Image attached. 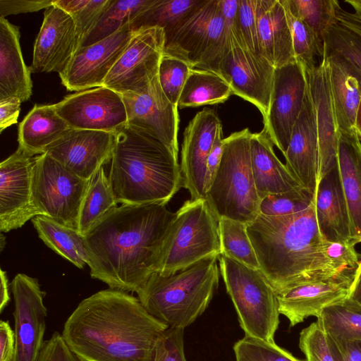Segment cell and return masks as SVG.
<instances>
[{
  "mask_svg": "<svg viewBox=\"0 0 361 361\" xmlns=\"http://www.w3.org/2000/svg\"><path fill=\"white\" fill-rule=\"evenodd\" d=\"M195 68V64L182 51L164 47L158 69L159 81L167 98L177 107L183 85Z\"/></svg>",
  "mask_w": 361,
  "mask_h": 361,
  "instance_id": "38",
  "label": "cell"
},
{
  "mask_svg": "<svg viewBox=\"0 0 361 361\" xmlns=\"http://www.w3.org/2000/svg\"><path fill=\"white\" fill-rule=\"evenodd\" d=\"M115 136L111 132L71 129L44 153L73 173L89 180L111 161Z\"/></svg>",
  "mask_w": 361,
  "mask_h": 361,
  "instance_id": "19",
  "label": "cell"
},
{
  "mask_svg": "<svg viewBox=\"0 0 361 361\" xmlns=\"http://www.w3.org/2000/svg\"><path fill=\"white\" fill-rule=\"evenodd\" d=\"M228 36L219 0H204L166 38L195 68L216 71L228 47Z\"/></svg>",
  "mask_w": 361,
  "mask_h": 361,
  "instance_id": "10",
  "label": "cell"
},
{
  "mask_svg": "<svg viewBox=\"0 0 361 361\" xmlns=\"http://www.w3.org/2000/svg\"><path fill=\"white\" fill-rule=\"evenodd\" d=\"M314 209L319 231L325 240L352 241L349 212L338 163L319 179L314 195Z\"/></svg>",
  "mask_w": 361,
  "mask_h": 361,
  "instance_id": "25",
  "label": "cell"
},
{
  "mask_svg": "<svg viewBox=\"0 0 361 361\" xmlns=\"http://www.w3.org/2000/svg\"><path fill=\"white\" fill-rule=\"evenodd\" d=\"M88 180L73 173L47 153L36 156L32 197L38 215L78 231L80 209Z\"/></svg>",
  "mask_w": 361,
  "mask_h": 361,
  "instance_id": "9",
  "label": "cell"
},
{
  "mask_svg": "<svg viewBox=\"0 0 361 361\" xmlns=\"http://www.w3.org/2000/svg\"><path fill=\"white\" fill-rule=\"evenodd\" d=\"M259 270L276 292L306 281L353 274L338 268L326 253L319 231L314 201L290 215L259 214L247 224Z\"/></svg>",
  "mask_w": 361,
  "mask_h": 361,
  "instance_id": "3",
  "label": "cell"
},
{
  "mask_svg": "<svg viewBox=\"0 0 361 361\" xmlns=\"http://www.w3.org/2000/svg\"><path fill=\"white\" fill-rule=\"evenodd\" d=\"M175 215L162 202L118 206L83 236L91 277L136 293L156 271Z\"/></svg>",
  "mask_w": 361,
  "mask_h": 361,
  "instance_id": "1",
  "label": "cell"
},
{
  "mask_svg": "<svg viewBox=\"0 0 361 361\" xmlns=\"http://www.w3.org/2000/svg\"><path fill=\"white\" fill-rule=\"evenodd\" d=\"M312 99L319 140V180L337 164L338 130L331 94L329 66L326 53L317 66L306 71Z\"/></svg>",
  "mask_w": 361,
  "mask_h": 361,
  "instance_id": "24",
  "label": "cell"
},
{
  "mask_svg": "<svg viewBox=\"0 0 361 361\" xmlns=\"http://www.w3.org/2000/svg\"><path fill=\"white\" fill-rule=\"evenodd\" d=\"M284 8L290 30L295 59L306 71H312L317 66L315 57L322 58L324 42L298 16L290 0H280Z\"/></svg>",
  "mask_w": 361,
  "mask_h": 361,
  "instance_id": "37",
  "label": "cell"
},
{
  "mask_svg": "<svg viewBox=\"0 0 361 361\" xmlns=\"http://www.w3.org/2000/svg\"><path fill=\"white\" fill-rule=\"evenodd\" d=\"M71 129L54 104H35L19 124L18 149L32 157L42 154Z\"/></svg>",
  "mask_w": 361,
  "mask_h": 361,
  "instance_id": "30",
  "label": "cell"
},
{
  "mask_svg": "<svg viewBox=\"0 0 361 361\" xmlns=\"http://www.w3.org/2000/svg\"><path fill=\"white\" fill-rule=\"evenodd\" d=\"M154 0H111L99 20L82 39L80 47L97 43L129 24Z\"/></svg>",
  "mask_w": 361,
  "mask_h": 361,
  "instance_id": "36",
  "label": "cell"
},
{
  "mask_svg": "<svg viewBox=\"0 0 361 361\" xmlns=\"http://www.w3.org/2000/svg\"><path fill=\"white\" fill-rule=\"evenodd\" d=\"M20 37L19 27L0 16V100L16 97L23 103L32 95L31 72L23 58Z\"/></svg>",
  "mask_w": 361,
  "mask_h": 361,
  "instance_id": "27",
  "label": "cell"
},
{
  "mask_svg": "<svg viewBox=\"0 0 361 361\" xmlns=\"http://www.w3.org/2000/svg\"><path fill=\"white\" fill-rule=\"evenodd\" d=\"M272 0H257L256 17L262 56L274 66L270 8Z\"/></svg>",
  "mask_w": 361,
  "mask_h": 361,
  "instance_id": "49",
  "label": "cell"
},
{
  "mask_svg": "<svg viewBox=\"0 0 361 361\" xmlns=\"http://www.w3.org/2000/svg\"><path fill=\"white\" fill-rule=\"evenodd\" d=\"M256 6L257 0H240L235 32L238 38L243 39L248 49L263 57L257 34Z\"/></svg>",
  "mask_w": 361,
  "mask_h": 361,
  "instance_id": "46",
  "label": "cell"
},
{
  "mask_svg": "<svg viewBox=\"0 0 361 361\" xmlns=\"http://www.w3.org/2000/svg\"><path fill=\"white\" fill-rule=\"evenodd\" d=\"M219 262L220 274L245 336L275 342L280 313L274 287L259 269L224 255H219Z\"/></svg>",
  "mask_w": 361,
  "mask_h": 361,
  "instance_id": "7",
  "label": "cell"
},
{
  "mask_svg": "<svg viewBox=\"0 0 361 361\" xmlns=\"http://www.w3.org/2000/svg\"><path fill=\"white\" fill-rule=\"evenodd\" d=\"M236 361H307L296 358L275 342L244 336L233 346Z\"/></svg>",
  "mask_w": 361,
  "mask_h": 361,
  "instance_id": "44",
  "label": "cell"
},
{
  "mask_svg": "<svg viewBox=\"0 0 361 361\" xmlns=\"http://www.w3.org/2000/svg\"><path fill=\"white\" fill-rule=\"evenodd\" d=\"M184 329L168 328L159 338L153 361H187Z\"/></svg>",
  "mask_w": 361,
  "mask_h": 361,
  "instance_id": "48",
  "label": "cell"
},
{
  "mask_svg": "<svg viewBox=\"0 0 361 361\" xmlns=\"http://www.w3.org/2000/svg\"><path fill=\"white\" fill-rule=\"evenodd\" d=\"M32 222L39 238L49 248L78 268L87 264L83 236L77 230L43 215L36 216Z\"/></svg>",
  "mask_w": 361,
  "mask_h": 361,
  "instance_id": "31",
  "label": "cell"
},
{
  "mask_svg": "<svg viewBox=\"0 0 361 361\" xmlns=\"http://www.w3.org/2000/svg\"><path fill=\"white\" fill-rule=\"evenodd\" d=\"M324 44L349 60L361 71V38L337 21L325 35Z\"/></svg>",
  "mask_w": 361,
  "mask_h": 361,
  "instance_id": "45",
  "label": "cell"
},
{
  "mask_svg": "<svg viewBox=\"0 0 361 361\" xmlns=\"http://www.w3.org/2000/svg\"><path fill=\"white\" fill-rule=\"evenodd\" d=\"M307 87L305 68L297 59L275 68L264 128L283 154L287 150L293 126L302 110Z\"/></svg>",
  "mask_w": 361,
  "mask_h": 361,
  "instance_id": "13",
  "label": "cell"
},
{
  "mask_svg": "<svg viewBox=\"0 0 361 361\" xmlns=\"http://www.w3.org/2000/svg\"><path fill=\"white\" fill-rule=\"evenodd\" d=\"M326 337L334 361H361V341H337Z\"/></svg>",
  "mask_w": 361,
  "mask_h": 361,
  "instance_id": "53",
  "label": "cell"
},
{
  "mask_svg": "<svg viewBox=\"0 0 361 361\" xmlns=\"http://www.w3.org/2000/svg\"><path fill=\"white\" fill-rule=\"evenodd\" d=\"M233 94L230 85L221 74L195 68L183 85L178 107H198L224 103Z\"/></svg>",
  "mask_w": 361,
  "mask_h": 361,
  "instance_id": "32",
  "label": "cell"
},
{
  "mask_svg": "<svg viewBox=\"0 0 361 361\" xmlns=\"http://www.w3.org/2000/svg\"><path fill=\"white\" fill-rule=\"evenodd\" d=\"M353 241L329 242L326 240L327 257L338 268L349 273H355L360 260L359 254Z\"/></svg>",
  "mask_w": 361,
  "mask_h": 361,
  "instance_id": "50",
  "label": "cell"
},
{
  "mask_svg": "<svg viewBox=\"0 0 361 361\" xmlns=\"http://www.w3.org/2000/svg\"><path fill=\"white\" fill-rule=\"evenodd\" d=\"M121 94L128 125L158 139L178 159V108L164 94L158 75L142 92Z\"/></svg>",
  "mask_w": 361,
  "mask_h": 361,
  "instance_id": "16",
  "label": "cell"
},
{
  "mask_svg": "<svg viewBox=\"0 0 361 361\" xmlns=\"http://www.w3.org/2000/svg\"><path fill=\"white\" fill-rule=\"evenodd\" d=\"M336 21L361 38V15L340 7L336 13Z\"/></svg>",
  "mask_w": 361,
  "mask_h": 361,
  "instance_id": "57",
  "label": "cell"
},
{
  "mask_svg": "<svg viewBox=\"0 0 361 361\" xmlns=\"http://www.w3.org/2000/svg\"><path fill=\"white\" fill-rule=\"evenodd\" d=\"M298 16L324 42L330 27L336 22L341 7L337 0H290Z\"/></svg>",
  "mask_w": 361,
  "mask_h": 361,
  "instance_id": "40",
  "label": "cell"
},
{
  "mask_svg": "<svg viewBox=\"0 0 361 361\" xmlns=\"http://www.w3.org/2000/svg\"><path fill=\"white\" fill-rule=\"evenodd\" d=\"M264 128L252 133L250 156L252 174L260 199L267 195L303 188L276 155Z\"/></svg>",
  "mask_w": 361,
  "mask_h": 361,
  "instance_id": "28",
  "label": "cell"
},
{
  "mask_svg": "<svg viewBox=\"0 0 361 361\" xmlns=\"http://www.w3.org/2000/svg\"><path fill=\"white\" fill-rule=\"evenodd\" d=\"M134 33L129 23L97 43L80 47L59 74L62 84L75 92L101 87Z\"/></svg>",
  "mask_w": 361,
  "mask_h": 361,
  "instance_id": "17",
  "label": "cell"
},
{
  "mask_svg": "<svg viewBox=\"0 0 361 361\" xmlns=\"http://www.w3.org/2000/svg\"><path fill=\"white\" fill-rule=\"evenodd\" d=\"M112 187L104 167L89 179L78 222V231L84 236L103 217L118 206Z\"/></svg>",
  "mask_w": 361,
  "mask_h": 361,
  "instance_id": "33",
  "label": "cell"
},
{
  "mask_svg": "<svg viewBox=\"0 0 361 361\" xmlns=\"http://www.w3.org/2000/svg\"><path fill=\"white\" fill-rule=\"evenodd\" d=\"M317 324L337 341H361V304L349 297L324 308Z\"/></svg>",
  "mask_w": 361,
  "mask_h": 361,
  "instance_id": "35",
  "label": "cell"
},
{
  "mask_svg": "<svg viewBox=\"0 0 361 361\" xmlns=\"http://www.w3.org/2000/svg\"><path fill=\"white\" fill-rule=\"evenodd\" d=\"M110 2L111 0H54L52 5L63 10L72 17L75 25L78 49L84 37Z\"/></svg>",
  "mask_w": 361,
  "mask_h": 361,
  "instance_id": "41",
  "label": "cell"
},
{
  "mask_svg": "<svg viewBox=\"0 0 361 361\" xmlns=\"http://www.w3.org/2000/svg\"><path fill=\"white\" fill-rule=\"evenodd\" d=\"M11 290L14 299L13 361H37L44 343L47 309L44 303L46 293L37 279L25 274L13 278Z\"/></svg>",
  "mask_w": 361,
  "mask_h": 361,
  "instance_id": "15",
  "label": "cell"
},
{
  "mask_svg": "<svg viewBox=\"0 0 361 361\" xmlns=\"http://www.w3.org/2000/svg\"><path fill=\"white\" fill-rule=\"evenodd\" d=\"M78 49L72 17L52 5L45 9L44 20L33 48L31 73H62Z\"/></svg>",
  "mask_w": 361,
  "mask_h": 361,
  "instance_id": "21",
  "label": "cell"
},
{
  "mask_svg": "<svg viewBox=\"0 0 361 361\" xmlns=\"http://www.w3.org/2000/svg\"><path fill=\"white\" fill-rule=\"evenodd\" d=\"M0 276V312H2L4 309L8 305V302L10 301V296L6 272L1 269Z\"/></svg>",
  "mask_w": 361,
  "mask_h": 361,
  "instance_id": "59",
  "label": "cell"
},
{
  "mask_svg": "<svg viewBox=\"0 0 361 361\" xmlns=\"http://www.w3.org/2000/svg\"><path fill=\"white\" fill-rule=\"evenodd\" d=\"M54 0H0V16L35 12L52 6Z\"/></svg>",
  "mask_w": 361,
  "mask_h": 361,
  "instance_id": "52",
  "label": "cell"
},
{
  "mask_svg": "<svg viewBox=\"0 0 361 361\" xmlns=\"http://www.w3.org/2000/svg\"><path fill=\"white\" fill-rule=\"evenodd\" d=\"M349 298L361 304V260L354 273Z\"/></svg>",
  "mask_w": 361,
  "mask_h": 361,
  "instance_id": "58",
  "label": "cell"
},
{
  "mask_svg": "<svg viewBox=\"0 0 361 361\" xmlns=\"http://www.w3.org/2000/svg\"><path fill=\"white\" fill-rule=\"evenodd\" d=\"M228 37V47L216 72L226 79L234 94L254 104L264 119L269 108L275 68L240 45L232 34Z\"/></svg>",
  "mask_w": 361,
  "mask_h": 361,
  "instance_id": "12",
  "label": "cell"
},
{
  "mask_svg": "<svg viewBox=\"0 0 361 361\" xmlns=\"http://www.w3.org/2000/svg\"><path fill=\"white\" fill-rule=\"evenodd\" d=\"M35 157L18 149L0 164V231L22 227L38 213L32 197Z\"/></svg>",
  "mask_w": 361,
  "mask_h": 361,
  "instance_id": "18",
  "label": "cell"
},
{
  "mask_svg": "<svg viewBox=\"0 0 361 361\" xmlns=\"http://www.w3.org/2000/svg\"><path fill=\"white\" fill-rule=\"evenodd\" d=\"M168 328L138 298L109 288L82 300L61 334L80 361H153Z\"/></svg>",
  "mask_w": 361,
  "mask_h": 361,
  "instance_id": "2",
  "label": "cell"
},
{
  "mask_svg": "<svg viewBox=\"0 0 361 361\" xmlns=\"http://www.w3.org/2000/svg\"><path fill=\"white\" fill-rule=\"evenodd\" d=\"M221 255L219 219L205 198L187 200L176 212L156 271L169 275Z\"/></svg>",
  "mask_w": 361,
  "mask_h": 361,
  "instance_id": "8",
  "label": "cell"
},
{
  "mask_svg": "<svg viewBox=\"0 0 361 361\" xmlns=\"http://www.w3.org/2000/svg\"><path fill=\"white\" fill-rule=\"evenodd\" d=\"M219 255L171 274H151L136 291L145 310L169 328L185 329L201 316L218 288Z\"/></svg>",
  "mask_w": 361,
  "mask_h": 361,
  "instance_id": "5",
  "label": "cell"
},
{
  "mask_svg": "<svg viewBox=\"0 0 361 361\" xmlns=\"http://www.w3.org/2000/svg\"><path fill=\"white\" fill-rule=\"evenodd\" d=\"M204 0H154L130 23L135 32L145 27H159L169 37Z\"/></svg>",
  "mask_w": 361,
  "mask_h": 361,
  "instance_id": "34",
  "label": "cell"
},
{
  "mask_svg": "<svg viewBox=\"0 0 361 361\" xmlns=\"http://www.w3.org/2000/svg\"><path fill=\"white\" fill-rule=\"evenodd\" d=\"M338 132L355 129L361 99V71L349 60L324 44Z\"/></svg>",
  "mask_w": 361,
  "mask_h": 361,
  "instance_id": "26",
  "label": "cell"
},
{
  "mask_svg": "<svg viewBox=\"0 0 361 361\" xmlns=\"http://www.w3.org/2000/svg\"><path fill=\"white\" fill-rule=\"evenodd\" d=\"M270 19L274 66L279 68L296 59L290 30L280 0H272Z\"/></svg>",
  "mask_w": 361,
  "mask_h": 361,
  "instance_id": "42",
  "label": "cell"
},
{
  "mask_svg": "<svg viewBox=\"0 0 361 361\" xmlns=\"http://www.w3.org/2000/svg\"><path fill=\"white\" fill-rule=\"evenodd\" d=\"M221 127L215 111L204 109L197 113L185 129L180 166L183 187L190 192V200L205 198L207 161Z\"/></svg>",
  "mask_w": 361,
  "mask_h": 361,
  "instance_id": "20",
  "label": "cell"
},
{
  "mask_svg": "<svg viewBox=\"0 0 361 361\" xmlns=\"http://www.w3.org/2000/svg\"><path fill=\"white\" fill-rule=\"evenodd\" d=\"M252 133L247 128L224 139L221 159L205 199L218 219L248 224L259 214V198L252 174Z\"/></svg>",
  "mask_w": 361,
  "mask_h": 361,
  "instance_id": "6",
  "label": "cell"
},
{
  "mask_svg": "<svg viewBox=\"0 0 361 361\" xmlns=\"http://www.w3.org/2000/svg\"><path fill=\"white\" fill-rule=\"evenodd\" d=\"M37 361H80L66 343L61 334L54 332L44 341Z\"/></svg>",
  "mask_w": 361,
  "mask_h": 361,
  "instance_id": "51",
  "label": "cell"
},
{
  "mask_svg": "<svg viewBox=\"0 0 361 361\" xmlns=\"http://www.w3.org/2000/svg\"><path fill=\"white\" fill-rule=\"evenodd\" d=\"M108 176L118 203H166L183 186L178 159L158 139L127 124L116 133Z\"/></svg>",
  "mask_w": 361,
  "mask_h": 361,
  "instance_id": "4",
  "label": "cell"
},
{
  "mask_svg": "<svg viewBox=\"0 0 361 361\" xmlns=\"http://www.w3.org/2000/svg\"><path fill=\"white\" fill-rule=\"evenodd\" d=\"M353 274L306 281L276 292L279 311L290 322V326L306 318H317L322 310L349 297Z\"/></svg>",
  "mask_w": 361,
  "mask_h": 361,
  "instance_id": "22",
  "label": "cell"
},
{
  "mask_svg": "<svg viewBox=\"0 0 361 361\" xmlns=\"http://www.w3.org/2000/svg\"><path fill=\"white\" fill-rule=\"evenodd\" d=\"M283 156L286 166L301 186L315 195L319 183V140L308 84L302 110L293 126Z\"/></svg>",
  "mask_w": 361,
  "mask_h": 361,
  "instance_id": "23",
  "label": "cell"
},
{
  "mask_svg": "<svg viewBox=\"0 0 361 361\" xmlns=\"http://www.w3.org/2000/svg\"><path fill=\"white\" fill-rule=\"evenodd\" d=\"M299 347L307 361H334L326 334L317 322L301 331Z\"/></svg>",
  "mask_w": 361,
  "mask_h": 361,
  "instance_id": "47",
  "label": "cell"
},
{
  "mask_svg": "<svg viewBox=\"0 0 361 361\" xmlns=\"http://www.w3.org/2000/svg\"><path fill=\"white\" fill-rule=\"evenodd\" d=\"M355 129L361 140V99L356 113Z\"/></svg>",
  "mask_w": 361,
  "mask_h": 361,
  "instance_id": "60",
  "label": "cell"
},
{
  "mask_svg": "<svg viewBox=\"0 0 361 361\" xmlns=\"http://www.w3.org/2000/svg\"><path fill=\"white\" fill-rule=\"evenodd\" d=\"M21 102L18 98L11 97L0 100V132L17 123Z\"/></svg>",
  "mask_w": 361,
  "mask_h": 361,
  "instance_id": "56",
  "label": "cell"
},
{
  "mask_svg": "<svg viewBox=\"0 0 361 361\" xmlns=\"http://www.w3.org/2000/svg\"><path fill=\"white\" fill-rule=\"evenodd\" d=\"M337 163L346 200L351 240L361 243V140L355 129L338 132Z\"/></svg>",
  "mask_w": 361,
  "mask_h": 361,
  "instance_id": "29",
  "label": "cell"
},
{
  "mask_svg": "<svg viewBox=\"0 0 361 361\" xmlns=\"http://www.w3.org/2000/svg\"><path fill=\"white\" fill-rule=\"evenodd\" d=\"M314 195L304 188L269 195L261 199L259 214L271 216L293 214L307 209Z\"/></svg>",
  "mask_w": 361,
  "mask_h": 361,
  "instance_id": "43",
  "label": "cell"
},
{
  "mask_svg": "<svg viewBox=\"0 0 361 361\" xmlns=\"http://www.w3.org/2000/svg\"><path fill=\"white\" fill-rule=\"evenodd\" d=\"M54 105L71 129L116 133L128 124L121 94L104 86L67 95Z\"/></svg>",
  "mask_w": 361,
  "mask_h": 361,
  "instance_id": "14",
  "label": "cell"
},
{
  "mask_svg": "<svg viewBox=\"0 0 361 361\" xmlns=\"http://www.w3.org/2000/svg\"><path fill=\"white\" fill-rule=\"evenodd\" d=\"M222 135L223 131L221 127L217 133L213 147L207 158L205 173L206 191L210 185L221 162L224 147Z\"/></svg>",
  "mask_w": 361,
  "mask_h": 361,
  "instance_id": "54",
  "label": "cell"
},
{
  "mask_svg": "<svg viewBox=\"0 0 361 361\" xmlns=\"http://www.w3.org/2000/svg\"><path fill=\"white\" fill-rule=\"evenodd\" d=\"M15 332L8 321L0 322V361H13L15 355Z\"/></svg>",
  "mask_w": 361,
  "mask_h": 361,
  "instance_id": "55",
  "label": "cell"
},
{
  "mask_svg": "<svg viewBox=\"0 0 361 361\" xmlns=\"http://www.w3.org/2000/svg\"><path fill=\"white\" fill-rule=\"evenodd\" d=\"M165 42L164 31L159 27L135 32L102 86L119 94L142 92L158 75Z\"/></svg>",
  "mask_w": 361,
  "mask_h": 361,
  "instance_id": "11",
  "label": "cell"
},
{
  "mask_svg": "<svg viewBox=\"0 0 361 361\" xmlns=\"http://www.w3.org/2000/svg\"><path fill=\"white\" fill-rule=\"evenodd\" d=\"M221 255H224L253 269L259 264L247 231V224L230 219H219Z\"/></svg>",
  "mask_w": 361,
  "mask_h": 361,
  "instance_id": "39",
  "label": "cell"
}]
</instances>
